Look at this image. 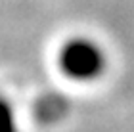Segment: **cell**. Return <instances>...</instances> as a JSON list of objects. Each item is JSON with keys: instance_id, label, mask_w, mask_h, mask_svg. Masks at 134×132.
Listing matches in <instances>:
<instances>
[{"instance_id": "obj_1", "label": "cell", "mask_w": 134, "mask_h": 132, "mask_svg": "<svg viewBox=\"0 0 134 132\" xmlns=\"http://www.w3.org/2000/svg\"><path fill=\"white\" fill-rule=\"evenodd\" d=\"M62 75L75 82H94L107 69V54L92 37L75 35L63 40L56 56Z\"/></svg>"}, {"instance_id": "obj_2", "label": "cell", "mask_w": 134, "mask_h": 132, "mask_svg": "<svg viewBox=\"0 0 134 132\" xmlns=\"http://www.w3.org/2000/svg\"><path fill=\"white\" fill-rule=\"evenodd\" d=\"M0 132H19V117L8 96L0 90Z\"/></svg>"}]
</instances>
